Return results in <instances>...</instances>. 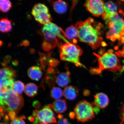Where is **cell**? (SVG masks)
I'll return each mask as SVG.
<instances>
[{"mask_svg": "<svg viewBox=\"0 0 124 124\" xmlns=\"http://www.w3.org/2000/svg\"><path fill=\"white\" fill-rule=\"evenodd\" d=\"M75 27L78 32L79 41L86 43L93 49H96L104 44L101 30L103 27L101 23H97L90 17L84 21L76 23Z\"/></svg>", "mask_w": 124, "mask_h": 124, "instance_id": "cell-1", "label": "cell"}, {"mask_svg": "<svg viewBox=\"0 0 124 124\" xmlns=\"http://www.w3.org/2000/svg\"><path fill=\"white\" fill-rule=\"evenodd\" d=\"M1 112L14 111L16 114L24 105L22 96L16 93L10 88L0 89Z\"/></svg>", "mask_w": 124, "mask_h": 124, "instance_id": "cell-2", "label": "cell"}, {"mask_svg": "<svg viewBox=\"0 0 124 124\" xmlns=\"http://www.w3.org/2000/svg\"><path fill=\"white\" fill-rule=\"evenodd\" d=\"M94 54L97 58L99 67L91 69L92 73L99 74L105 70L114 72L124 69L121 66L120 60L112 49H109L102 55Z\"/></svg>", "mask_w": 124, "mask_h": 124, "instance_id": "cell-3", "label": "cell"}, {"mask_svg": "<svg viewBox=\"0 0 124 124\" xmlns=\"http://www.w3.org/2000/svg\"><path fill=\"white\" fill-rule=\"evenodd\" d=\"M102 18L105 22L108 30L106 33V38L114 41L121 40L120 34L124 27V20L119 16L117 12L108 15L104 13Z\"/></svg>", "mask_w": 124, "mask_h": 124, "instance_id": "cell-4", "label": "cell"}, {"mask_svg": "<svg viewBox=\"0 0 124 124\" xmlns=\"http://www.w3.org/2000/svg\"><path fill=\"white\" fill-rule=\"evenodd\" d=\"M83 53V50L80 46L72 43H66L60 46L61 60L73 63L77 67L86 68L80 61V57Z\"/></svg>", "mask_w": 124, "mask_h": 124, "instance_id": "cell-5", "label": "cell"}, {"mask_svg": "<svg viewBox=\"0 0 124 124\" xmlns=\"http://www.w3.org/2000/svg\"><path fill=\"white\" fill-rule=\"evenodd\" d=\"M42 31L45 39L44 45L51 46L53 44L55 46L57 44L58 39L63 40L66 43L69 42L66 39L64 31L54 23L51 22L45 24Z\"/></svg>", "mask_w": 124, "mask_h": 124, "instance_id": "cell-6", "label": "cell"}, {"mask_svg": "<svg viewBox=\"0 0 124 124\" xmlns=\"http://www.w3.org/2000/svg\"><path fill=\"white\" fill-rule=\"evenodd\" d=\"M74 111L78 121L82 123L92 120L95 116L93 105L86 100L79 102L76 105Z\"/></svg>", "mask_w": 124, "mask_h": 124, "instance_id": "cell-7", "label": "cell"}, {"mask_svg": "<svg viewBox=\"0 0 124 124\" xmlns=\"http://www.w3.org/2000/svg\"><path fill=\"white\" fill-rule=\"evenodd\" d=\"M52 108V105H46L39 110L33 111L32 115L38 119L39 124H55L56 120Z\"/></svg>", "mask_w": 124, "mask_h": 124, "instance_id": "cell-8", "label": "cell"}, {"mask_svg": "<svg viewBox=\"0 0 124 124\" xmlns=\"http://www.w3.org/2000/svg\"><path fill=\"white\" fill-rule=\"evenodd\" d=\"M31 13L36 21L44 25L52 20L48 8L43 4H35L32 8Z\"/></svg>", "mask_w": 124, "mask_h": 124, "instance_id": "cell-9", "label": "cell"}, {"mask_svg": "<svg viewBox=\"0 0 124 124\" xmlns=\"http://www.w3.org/2000/svg\"><path fill=\"white\" fill-rule=\"evenodd\" d=\"M104 3L101 0H89L84 4L90 13L96 17L102 16L105 13Z\"/></svg>", "mask_w": 124, "mask_h": 124, "instance_id": "cell-10", "label": "cell"}, {"mask_svg": "<svg viewBox=\"0 0 124 124\" xmlns=\"http://www.w3.org/2000/svg\"><path fill=\"white\" fill-rule=\"evenodd\" d=\"M94 104L98 108H103L108 106L109 99L108 96L103 93H99L94 96Z\"/></svg>", "mask_w": 124, "mask_h": 124, "instance_id": "cell-11", "label": "cell"}, {"mask_svg": "<svg viewBox=\"0 0 124 124\" xmlns=\"http://www.w3.org/2000/svg\"><path fill=\"white\" fill-rule=\"evenodd\" d=\"M79 91L76 87L69 86L66 87L63 91V96L66 99L70 100H73L78 95Z\"/></svg>", "mask_w": 124, "mask_h": 124, "instance_id": "cell-12", "label": "cell"}, {"mask_svg": "<svg viewBox=\"0 0 124 124\" xmlns=\"http://www.w3.org/2000/svg\"><path fill=\"white\" fill-rule=\"evenodd\" d=\"M65 34L67 39L72 42L73 44H77L78 39V32L75 26L72 25L67 28Z\"/></svg>", "mask_w": 124, "mask_h": 124, "instance_id": "cell-13", "label": "cell"}, {"mask_svg": "<svg viewBox=\"0 0 124 124\" xmlns=\"http://www.w3.org/2000/svg\"><path fill=\"white\" fill-rule=\"evenodd\" d=\"M70 72L69 71L61 73L57 77L56 82L58 86L61 87H66L70 81Z\"/></svg>", "mask_w": 124, "mask_h": 124, "instance_id": "cell-14", "label": "cell"}, {"mask_svg": "<svg viewBox=\"0 0 124 124\" xmlns=\"http://www.w3.org/2000/svg\"><path fill=\"white\" fill-rule=\"evenodd\" d=\"M52 107L54 111L59 114H62L67 109L66 101L64 100H55L53 103Z\"/></svg>", "mask_w": 124, "mask_h": 124, "instance_id": "cell-15", "label": "cell"}, {"mask_svg": "<svg viewBox=\"0 0 124 124\" xmlns=\"http://www.w3.org/2000/svg\"><path fill=\"white\" fill-rule=\"evenodd\" d=\"M28 74L31 79L38 81L41 78L42 75V72L40 68L38 66L31 67L28 70Z\"/></svg>", "mask_w": 124, "mask_h": 124, "instance_id": "cell-16", "label": "cell"}, {"mask_svg": "<svg viewBox=\"0 0 124 124\" xmlns=\"http://www.w3.org/2000/svg\"><path fill=\"white\" fill-rule=\"evenodd\" d=\"M52 4L54 10L57 13L64 14L67 10L68 4L64 1L59 0L54 1Z\"/></svg>", "mask_w": 124, "mask_h": 124, "instance_id": "cell-17", "label": "cell"}, {"mask_svg": "<svg viewBox=\"0 0 124 124\" xmlns=\"http://www.w3.org/2000/svg\"><path fill=\"white\" fill-rule=\"evenodd\" d=\"M15 71L10 68L6 67L1 69L0 71V79L14 78L16 77Z\"/></svg>", "mask_w": 124, "mask_h": 124, "instance_id": "cell-18", "label": "cell"}, {"mask_svg": "<svg viewBox=\"0 0 124 124\" xmlns=\"http://www.w3.org/2000/svg\"><path fill=\"white\" fill-rule=\"evenodd\" d=\"M12 21L7 18H2L0 22V30L6 33L11 31L12 29Z\"/></svg>", "mask_w": 124, "mask_h": 124, "instance_id": "cell-19", "label": "cell"}, {"mask_svg": "<svg viewBox=\"0 0 124 124\" xmlns=\"http://www.w3.org/2000/svg\"><path fill=\"white\" fill-rule=\"evenodd\" d=\"M24 92L28 96L32 97L37 95L38 91V87L35 84L28 83L25 87Z\"/></svg>", "mask_w": 124, "mask_h": 124, "instance_id": "cell-20", "label": "cell"}, {"mask_svg": "<svg viewBox=\"0 0 124 124\" xmlns=\"http://www.w3.org/2000/svg\"><path fill=\"white\" fill-rule=\"evenodd\" d=\"M25 88L24 83L19 80H18L14 82L11 89L16 93L21 95L24 91Z\"/></svg>", "mask_w": 124, "mask_h": 124, "instance_id": "cell-21", "label": "cell"}, {"mask_svg": "<svg viewBox=\"0 0 124 124\" xmlns=\"http://www.w3.org/2000/svg\"><path fill=\"white\" fill-rule=\"evenodd\" d=\"M105 13L108 15L117 12V7L114 3L109 1L104 4Z\"/></svg>", "mask_w": 124, "mask_h": 124, "instance_id": "cell-22", "label": "cell"}, {"mask_svg": "<svg viewBox=\"0 0 124 124\" xmlns=\"http://www.w3.org/2000/svg\"><path fill=\"white\" fill-rule=\"evenodd\" d=\"M63 95V91L59 88L54 87L51 90L50 96L53 99L56 100H59Z\"/></svg>", "mask_w": 124, "mask_h": 124, "instance_id": "cell-23", "label": "cell"}, {"mask_svg": "<svg viewBox=\"0 0 124 124\" xmlns=\"http://www.w3.org/2000/svg\"><path fill=\"white\" fill-rule=\"evenodd\" d=\"M0 4V10L4 12H8L12 7L11 2L8 0H1Z\"/></svg>", "mask_w": 124, "mask_h": 124, "instance_id": "cell-24", "label": "cell"}, {"mask_svg": "<svg viewBox=\"0 0 124 124\" xmlns=\"http://www.w3.org/2000/svg\"><path fill=\"white\" fill-rule=\"evenodd\" d=\"M14 79H0V89L3 88H11L12 85L14 82Z\"/></svg>", "mask_w": 124, "mask_h": 124, "instance_id": "cell-25", "label": "cell"}, {"mask_svg": "<svg viewBox=\"0 0 124 124\" xmlns=\"http://www.w3.org/2000/svg\"><path fill=\"white\" fill-rule=\"evenodd\" d=\"M25 117L23 116L21 117H16L13 120L11 121L10 124H26L23 119L25 118Z\"/></svg>", "mask_w": 124, "mask_h": 124, "instance_id": "cell-26", "label": "cell"}, {"mask_svg": "<svg viewBox=\"0 0 124 124\" xmlns=\"http://www.w3.org/2000/svg\"><path fill=\"white\" fill-rule=\"evenodd\" d=\"M58 124H71L66 118H62L59 119L58 120Z\"/></svg>", "mask_w": 124, "mask_h": 124, "instance_id": "cell-27", "label": "cell"}, {"mask_svg": "<svg viewBox=\"0 0 124 124\" xmlns=\"http://www.w3.org/2000/svg\"><path fill=\"white\" fill-rule=\"evenodd\" d=\"M16 113L14 111H10L9 112L8 115L10 120L11 121L14 119L16 117Z\"/></svg>", "mask_w": 124, "mask_h": 124, "instance_id": "cell-28", "label": "cell"}, {"mask_svg": "<svg viewBox=\"0 0 124 124\" xmlns=\"http://www.w3.org/2000/svg\"><path fill=\"white\" fill-rule=\"evenodd\" d=\"M121 116L122 118V122H124V104L122 106L121 110Z\"/></svg>", "mask_w": 124, "mask_h": 124, "instance_id": "cell-29", "label": "cell"}, {"mask_svg": "<svg viewBox=\"0 0 124 124\" xmlns=\"http://www.w3.org/2000/svg\"><path fill=\"white\" fill-rule=\"evenodd\" d=\"M116 53L119 57L123 56L124 58V49L122 51H119Z\"/></svg>", "mask_w": 124, "mask_h": 124, "instance_id": "cell-30", "label": "cell"}, {"mask_svg": "<svg viewBox=\"0 0 124 124\" xmlns=\"http://www.w3.org/2000/svg\"><path fill=\"white\" fill-rule=\"evenodd\" d=\"M40 104L39 102L38 101H35L34 102L33 105V106L34 107L37 108L40 106Z\"/></svg>", "mask_w": 124, "mask_h": 124, "instance_id": "cell-31", "label": "cell"}, {"mask_svg": "<svg viewBox=\"0 0 124 124\" xmlns=\"http://www.w3.org/2000/svg\"><path fill=\"white\" fill-rule=\"evenodd\" d=\"M29 120L31 122H34L35 121V118L33 116H31L29 117Z\"/></svg>", "mask_w": 124, "mask_h": 124, "instance_id": "cell-32", "label": "cell"}, {"mask_svg": "<svg viewBox=\"0 0 124 124\" xmlns=\"http://www.w3.org/2000/svg\"><path fill=\"white\" fill-rule=\"evenodd\" d=\"M122 32H124V28L123 29V31H122Z\"/></svg>", "mask_w": 124, "mask_h": 124, "instance_id": "cell-33", "label": "cell"}, {"mask_svg": "<svg viewBox=\"0 0 124 124\" xmlns=\"http://www.w3.org/2000/svg\"><path fill=\"white\" fill-rule=\"evenodd\" d=\"M123 122H122L120 124H122V123H123Z\"/></svg>", "mask_w": 124, "mask_h": 124, "instance_id": "cell-34", "label": "cell"}, {"mask_svg": "<svg viewBox=\"0 0 124 124\" xmlns=\"http://www.w3.org/2000/svg\"><path fill=\"white\" fill-rule=\"evenodd\" d=\"M0 124H3V123H1Z\"/></svg>", "mask_w": 124, "mask_h": 124, "instance_id": "cell-35", "label": "cell"}, {"mask_svg": "<svg viewBox=\"0 0 124 124\" xmlns=\"http://www.w3.org/2000/svg\"><path fill=\"white\" fill-rule=\"evenodd\" d=\"M123 15H124V14H123Z\"/></svg>", "mask_w": 124, "mask_h": 124, "instance_id": "cell-36", "label": "cell"}]
</instances>
